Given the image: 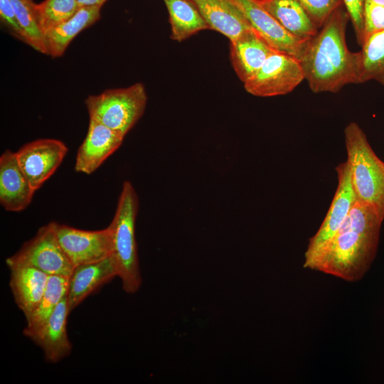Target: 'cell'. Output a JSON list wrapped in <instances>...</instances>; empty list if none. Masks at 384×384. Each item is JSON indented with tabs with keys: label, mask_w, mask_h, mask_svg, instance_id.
<instances>
[{
	"label": "cell",
	"mask_w": 384,
	"mask_h": 384,
	"mask_svg": "<svg viewBox=\"0 0 384 384\" xmlns=\"http://www.w3.org/2000/svg\"><path fill=\"white\" fill-rule=\"evenodd\" d=\"M383 219L370 208L355 201L334 235L304 267L354 282L361 279L373 262Z\"/></svg>",
	"instance_id": "6da1fadb"
},
{
	"label": "cell",
	"mask_w": 384,
	"mask_h": 384,
	"mask_svg": "<svg viewBox=\"0 0 384 384\" xmlns=\"http://www.w3.org/2000/svg\"><path fill=\"white\" fill-rule=\"evenodd\" d=\"M348 19L341 6L306 42L299 60L314 93H336L348 84L359 83L358 52L350 51L346 42Z\"/></svg>",
	"instance_id": "7a4b0ae2"
},
{
	"label": "cell",
	"mask_w": 384,
	"mask_h": 384,
	"mask_svg": "<svg viewBox=\"0 0 384 384\" xmlns=\"http://www.w3.org/2000/svg\"><path fill=\"white\" fill-rule=\"evenodd\" d=\"M344 136L356 199L384 220V162L375 154L357 123L350 122Z\"/></svg>",
	"instance_id": "3957f363"
},
{
	"label": "cell",
	"mask_w": 384,
	"mask_h": 384,
	"mask_svg": "<svg viewBox=\"0 0 384 384\" xmlns=\"http://www.w3.org/2000/svg\"><path fill=\"white\" fill-rule=\"evenodd\" d=\"M139 210L138 195L129 181L123 183L113 219V254L117 260L122 289L129 294L137 292L142 277L135 237V223Z\"/></svg>",
	"instance_id": "277c9868"
},
{
	"label": "cell",
	"mask_w": 384,
	"mask_h": 384,
	"mask_svg": "<svg viewBox=\"0 0 384 384\" xmlns=\"http://www.w3.org/2000/svg\"><path fill=\"white\" fill-rule=\"evenodd\" d=\"M146 102L144 85L137 82L127 87L108 89L90 95L85 105L90 119L125 137L143 115Z\"/></svg>",
	"instance_id": "5b68a950"
},
{
	"label": "cell",
	"mask_w": 384,
	"mask_h": 384,
	"mask_svg": "<svg viewBox=\"0 0 384 384\" xmlns=\"http://www.w3.org/2000/svg\"><path fill=\"white\" fill-rule=\"evenodd\" d=\"M56 222L41 227L36 235L26 242L14 255L6 260L8 267L28 265L47 274L70 277L74 266L60 246Z\"/></svg>",
	"instance_id": "8992f818"
},
{
	"label": "cell",
	"mask_w": 384,
	"mask_h": 384,
	"mask_svg": "<svg viewBox=\"0 0 384 384\" xmlns=\"http://www.w3.org/2000/svg\"><path fill=\"white\" fill-rule=\"evenodd\" d=\"M305 79L299 60L274 51L257 72L244 82L245 90L257 97H273L291 92Z\"/></svg>",
	"instance_id": "52a82bcc"
},
{
	"label": "cell",
	"mask_w": 384,
	"mask_h": 384,
	"mask_svg": "<svg viewBox=\"0 0 384 384\" xmlns=\"http://www.w3.org/2000/svg\"><path fill=\"white\" fill-rule=\"evenodd\" d=\"M56 233L60 246L74 267L97 262L113 254L110 226L98 230H85L57 223Z\"/></svg>",
	"instance_id": "ba28073f"
},
{
	"label": "cell",
	"mask_w": 384,
	"mask_h": 384,
	"mask_svg": "<svg viewBox=\"0 0 384 384\" xmlns=\"http://www.w3.org/2000/svg\"><path fill=\"white\" fill-rule=\"evenodd\" d=\"M67 152L68 147L60 140L40 139L21 146L16 156L31 186L37 191L55 173Z\"/></svg>",
	"instance_id": "9c48e42d"
},
{
	"label": "cell",
	"mask_w": 384,
	"mask_h": 384,
	"mask_svg": "<svg viewBox=\"0 0 384 384\" xmlns=\"http://www.w3.org/2000/svg\"><path fill=\"white\" fill-rule=\"evenodd\" d=\"M336 169L338 176L336 193L320 228L309 240L304 261L312 257L334 235L356 200L348 161L339 164Z\"/></svg>",
	"instance_id": "30bf717a"
},
{
	"label": "cell",
	"mask_w": 384,
	"mask_h": 384,
	"mask_svg": "<svg viewBox=\"0 0 384 384\" xmlns=\"http://www.w3.org/2000/svg\"><path fill=\"white\" fill-rule=\"evenodd\" d=\"M252 28L274 50L299 60L307 40L288 32L260 4L258 0H235Z\"/></svg>",
	"instance_id": "8fae6325"
},
{
	"label": "cell",
	"mask_w": 384,
	"mask_h": 384,
	"mask_svg": "<svg viewBox=\"0 0 384 384\" xmlns=\"http://www.w3.org/2000/svg\"><path fill=\"white\" fill-rule=\"evenodd\" d=\"M124 136L103 124L90 119L85 138L78 148L75 170L91 174L122 144Z\"/></svg>",
	"instance_id": "7c38bea8"
},
{
	"label": "cell",
	"mask_w": 384,
	"mask_h": 384,
	"mask_svg": "<svg viewBox=\"0 0 384 384\" xmlns=\"http://www.w3.org/2000/svg\"><path fill=\"white\" fill-rule=\"evenodd\" d=\"M118 274L114 254L97 262L75 266L69 277L67 294L70 311Z\"/></svg>",
	"instance_id": "4fadbf2b"
},
{
	"label": "cell",
	"mask_w": 384,
	"mask_h": 384,
	"mask_svg": "<svg viewBox=\"0 0 384 384\" xmlns=\"http://www.w3.org/2000/svg\"><path fill=\"white\" fill-rule=\"evenodd\" d=\"M70 312L66 294L46 321L28 336L42 349L45 359L49 363H58L71 352L72 344L67 334V318Z\"/></svg>",
	"instance_id": "5bb4252c"
},
{
	"label": "cell",
	"mask_w": 384,
	"mask_h": 384,
	"mask_svg": "<svg viewBox=\"0 0 384 384\" xmlns=\"http://www.w3.org/2000/svg\"><path fill=\"white\" fill-rule=\"evenodd\" d=\"M36 191L16 159L6 150L0 156V203L7 211L20 212L31 203Z\"/></svg>",
	"instance_id": "9a60e30c"
},
{
	"label": "cell",
	"mask_w": 384,
	"mask_h": 384,
	"mask_svg": "<svg viewBox=\"0 0 384 384\" xmlns=\"http://www.w3.org/2000/svg\"><path fill=\"white\" fill-rule=\"evenodd\" d=\"M210 29L230 41L252 28L244 12L235 0H192Z\"/></svg>",
	"instance_id": "2e32d148"
},
{
	"label": "cell",
	"mask_w": 384,
	"mask_h": 384,
	"mask_svg": "<svg viewBox=\"0 0 384 384\" xmlns=\"http://www.w3.org/2000/svg\"><path fill=\"white\" fill-rule=\"evenodd\" d=\"M274 51L252 28L230 41L232 65L243 83L257 72Z\"/></svg>",
	"instance_id": "e0dca14e"
},
{
	"label": "cell",
	"mask_w": 384,
	"mask_h": 384,
	"mask_svg": "<svg viewBox=\"0 0 384 384\" xmlns=\"http://www.w3.org/2000/svg\"><path fill=\"white\" fill-rule=\"evenodd\" d=\"M9 287L14 299L27 320L36 309L44 294L49 275L28 265L9 267Z\"/></svg>",
	"instance_id": "ac0fdd59"
},
{
	"label": "cell",
	"mask_w": 384,
	"mask_h": 384,
	"mask_svg": "<svg viewBox=\"0 0 384 384\" xmlns=\"http://www.w3.org/2000/svg\"><path fill=\"white\" fill-rule=\"evenodd\" d=\"M99 6L80 8L68 20L45 33L47 55L61 56L73 39L82 30L95 23L100 17Z\"/></svg>",
	"instance_id": "d6986e66"
},
{
	"label": "cell",
	"mask_w": 384,
	"mask_h": 384,
	"mask_svg": "<svg viewBox=\"0 0 384 384\" xmlns=\"http://www.w3.org/2000/svg\"><path fill=\"white\" fill-rule=\"evenodd\" d=\"M261 6L288 32L308 40L319 31L298 0H258Z\"/></svg>",
	"instance_id": "ffe728a7"
},
{
	"label": "cell",
	"mask_w": 384,
	"mask_h": 384,
	"mask_svg": "<svg viewBox=\"0 0 384 384\" xmlns=\"http://www.w3.org/2000/svg\"><path fill=\"white\" fill-rule=\"evenodd\" d=\"M169 15L171 38L182 41L202 30L210 29L192 0H164Z\"/></svg>",
	"instance_id": "44dd1931"
},
{
	"label": "cell",
	"mask_w": 384,
	"mask_h": 384,
	"mask_svg": "<svg viewBox=\"0 0 384 384\" xmlns=\"http://www.w3.org/2000/svg\"><path fill=\"white\" fill-rule=\"evenodd\" d=\"M69 278L50 275L41 300L32 315L26 320L23 330L25 336L38 329L49 318L61 299L67 294Z\"/></svg>",
	"instance_id": "7402d4cb"
},
{
	"label": "cell",
	"mask_w": 384,
	"mask_h": 384,
	"mask_svg": "<svg viewBox=\"0 0 384 384\" xmlns=\"http://www.w3.org/2000/svg\"><path fill=\"white\" fill-rule=\"evenodd\" d=\"M359 55V83L375 80L384 85V30L366 39Z\"/></svg>",
	"instance_id": "603a6c76"
},
{
	"label": "cell",
	"mask_w": 384,
	"mask_h": 384,
	"mask_svg": "<svg viewBox=\"0 0 384 384\" xmlns=\"http://www.w3.org/2000/svg\"><path fill=\"white\" fill-rule=\"evenodd\" d=\"M11 1L23 34V42L36 50L47 55L45 35L38 21L36 4L33 0Z\"/></svg>",
	"instance_id": "cb8c5ba5"
},
{
	"label": "cell",
	"mask_w": 384,
	"mask_h": 384,
	"mask_svg": "<svg viewBox=\"0 0 384 384\" xmlns=\"http://www.w3.org/2000/svg\"><path fill=\"white\" fill-rule=\"evenodd\" d=\"M78 9L77 0H45L36 4L38 21L44 35L70 18Z\"/></svg>",
	"instance_id": "d4e9b609"
},
{
	"label": "cell",
	"mask_w": 384,
	"mask_h": 384,
	"mask_svg": "<svg viewBox=\"0 0 384 384\" xmlns=\"http://www.w3.org/2000/svg\"><path fill=\"white\" fill-rule=\"evenodd\" d=\"M313 23L321 28L331 14L342 6V0H298Z\"/></svg>",
	"instance_id": "484cf974"
},
{
	"label": "cell",
	"mask_w": 384,
	"mask_h": 384,
	"mask_svg": "<svg viewBox=\"0 0 384 384\" xmlns=\"http://www.w3.org/2000/svg\"><path fill=\"white\" fill-rule=\"evenodd\" d=\"M384 30V6L366 1L363 43L371 35Z\"/></svg>",
	"instance_id": "4316f807"
},
{
	"label": "cell",
	"mask_w": 384,
	"mask_h": 384,
	"mask_svg": "<svg viewBox=\"0 0 384 384\" xmlns=\"http://www.w3.org/2000/svg\"><path fill=\"white\" fill-rule=\"evenodd\" d=\"M366 0H342L353 24L359 46L363 43L364 9Z\"/></svg>",
	"instance_id": "83f0119b"
},
{
	"label": "cell",
	"mask_w": 384,
	"mask_h": 384,
	"mask_svg": "<svg viewBox=\"0 0 384 384\" xmlns=\"http://www.w3.org/2000/svg\"><path fill=\"white\" fill-rule=\"evenodd\" d=\"M0 17L1 21L9 28L12 34L24 41L23 34L17 21L11 0H0Z\"/></svg>",
	"instance_id": "f1b7e54d"
},
{
	"label": "cell",
	"mask_w": 384,
	"mask_h": 384,
	"mask_svg": "<svg viewBox=\"0 0 384 384\" xmlns=\"http://www.w3.org/2000/svg\"><path fill=\"white\" fill-rule=\"evenodd\" d=\"M106 1L107 0H77V2L80 9L85 6L101 7Z\"/></svg>",
	"instance_id": "f546056e"
},
{
	"label": "cell",
	"mask_w": 384,
	"mask_h": 384,
	"mask_svg": "<svg viewBox=\"0 0 384 384\" xmlns=\"http://www.w3.org/2000/svg\"><path fill=\"white\" fill-rule=\"evenodd\" d=\"M371 3H373L375 4H378L380 6H384V0H367Z\"/></svg>",
	"instance_id": "4dcf8cb0"
}]
</instances>
